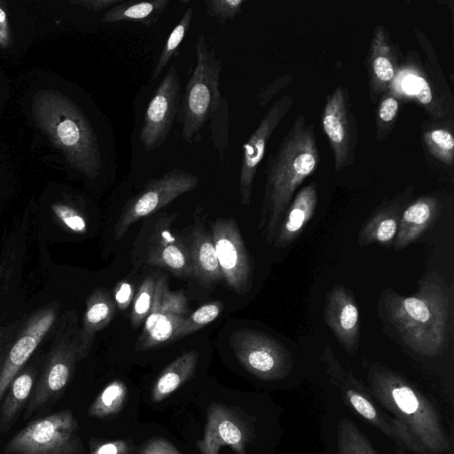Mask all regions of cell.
<instances>
[{
  "label": "cell",
  "instance_id": "cell-1",
  "mask_svg": "<svg viewBox=\"0 0 454 454\" xmlns=\"http://www.w3.org/2000/svg\"><path fill=\"white\" fill-rule=\"evenodd\" d=\"M33 115L37 125L60 149L68 164L95 180L116 172L117 150L113 131H98L86 113L68 97L53 90L35 95Z\"/></svg>",
  "mask_w": 454,
  "mask_h": 454
},
{
  "label": "cell",
  "instance_id": "cell-2",
  "mask_svg": "<svg viewBox=\"0 0 454 454\" xmlns=\"http://www.w3.org/2000/svg\"><path fill=\"white\" fill-rule=\"evenodd\" d=\"M320 162L314 125L305 115L294 120L266 162L265 184L259 229L268 243H272L280 220L303 181Z\"/></svg>",
  "mask_w": 454,
  "mask_h": 454
},
{
  "label": "cell",
  "instance_id": "cell-3",
  "mask_svg": "<svg viewBox=\"0 0 454 454\" xmlns=\"http://www.w3.org/2000/svg\"><path fill=\"white\" fill-rule=\"evenodd\" d=\"M384 306L387 318L402 340L415 352L434 356L447 345L452 292L437 271L425 276L412 295L387 291Z\"/></svg>",
  "mask_w": 454,
  "mask_h": 454
},
{
  "label": "cell",
  "instance_id": "cell-4",
  "mask_svg": "<svg viewBox=\"0 0 454 454\" xmlns=\"http://www.w3.org/2000/svg\"><path fill=\"white\" fill-rule=\"evenodd\" d=\"M372 393L426 450L445 452L450 443L439 416L428 400L400 374L380 365L370 369Z\"/></svg>",
  "mask_w": 454,
  "mask_h": 454
},
{
  "label": "cell",
  "instance_id": "cell-5",
  "mask_svg": "<svg viewBox=\"0 0 454 454\" xmlns=\"http://www.w3.org/2000/svg\"><path fill=\"white\" fill-rule=\"evenodd\" d=\"M195 63L181 97L176 121L181 136L189 145L202 139L207 121L227 101L220 91L222 59L200 34L194 46Z\"/></svg>",
  "mask_w": 454,
  "mask_h": 454
},
{
  "label": "cell",
  "instance_id": "cell-6",
  "mask_svg": "<svg viewBox=\"0 0 454 454\" xmlns=\"http://www.w3.org/2000/svg\"><path fill=\"white\" fill-rule=\"evenodd\" d=\"M78 333L76 312L67 311L58 322L42 370L23 411L24 420L46 412L65 394L76 364L81 361Z\"/></svg>",
  "mask_w": 454,
  "mask_h": 454
},
{
  "label": "cell",
  "instance_id": "cell-7",
  "mask_svg": "<svg viewBox=\"0 0 454 454\" xmlns=\"http://www.w3.org/2000/svg\"><path fill=\"white\" fill-rule=\"evenodd\" d=\"M4 454H86L79 422L70 409L33 419L13 434Z\"/></svg>",
  "mask_w": 454,
  "mask_h": 454
},
{
  "label": "cell",
  "instance_id": "cell-8",
  "mask_svg": "<svg viewBox=\"0 0 454 454\" xmlns=\"http://www.w3.org/2000/svg\"><path fill=\"white\" fill-rule=\"evenodd\" d=\"M56 304L46 305L0 328V403L58 318Z\"/></svg>",
  "mask_w": 454,
  "mask_h": 454
},
{
  "label": "cell",
  "instance_id": "cell-9",
  "mask_svg": "<svg viewBox=\"0 0 454 454\" xmlns=\"http://www.w3.org/2000/svg\"><path fill=\"white\" fill-rule=\"evenodd\" d=\"M199 184L196 175L175 168L160 177L149 180L144 188L125 205L114 228V238L121 239L129 228Z\"/></svg>",
  "mask_w": 454,
  "mask_h": 454
},
{
  "label": "cell",
  "instance_id": "cell-10",
  "mask_svg": "<svg viewBox=\"0 0 454 454\" xmlns=\"http://www.w3.org/2000/svg\"><path fill=\"white\" fill-rule=\"evenodd\" d=\"M230 344L242 366L259 379H280L292 367L288 350L264 333L239 329L231 334Z\"/></svg>",
  "mask_w": 454,
  "mask_h": 454
},
{
  "label": "cell",
  "instance_id": "cell-11",
  "mask_svg": "<svg viewBox=\"0 0 454 454\" xmlns=\"http://www.w3.org/2000/svg\"><path fill=\"white\" fill-rule=\"evenodd\" d=\"M181 101V79L171 65L154 90L145 111L139 140L150 152L161 146L176 120Z\"/></svg>",
  "mask_w": 454,
  "mask_h": 454
},
{
  "label": "cell",
  "instance_id": "cell-12",
  "mask_svg": "<svg viewBox=\"0 0 454 454\" xmlns=\"http://www.w3.org/2000/svg\"><path fill=\"white\" fill-rule=\"evenodd\" d=\"M321 121L333 152L334 170L339 172L354 162L358 144L356 121L346 88L339 85L327 97Z\"/></svg>",
  "mask_w": 454,
  "mask_h": 454
},
{
  "label": "cell",
  "instance_id": "cell-13",
  "mask_svg": "<svg viewBox=\"0 0 454 454\" xmlns=\"http://www.w3.org/2000/svg\"><path fill=\"white\" fill-rule=\"evenodd\" d=\"M211 236L223 279L235 292H248L252 267L237 223L230 217L217 219L212 224Z\"/></svg>",
  "mask_w": 454,
  "mask_h": 454
},
{
  "label": "cell",
  "instance_id": "cell-14",
  "mask_svg": "<svg viewBox=\"0 0 454 454\" xmlns=\"http://www.w3.org/2000/svg\"><path fill=\"white\" fill-rule=\"evenodd\" d=\"M322 360L327 364L329 374L340 383L343 396L354 411L388 436L401 441L407 448L424 452L422 445L401 421L396 419H387L364 395V393L358 389L356 381L340 366L330 348H325Z\"/></svg>",
  "mask_w": 454,
  "mask_h": 454
},
{
  "label": "cell",
  "instance_id": "cell-15",
  "mask_svg": "<svg viewBox=\"0 0 454 454\" xmlns=\"http://www.w3.org/2000/svg\"><path fill=\"white\" fill-rule=\"evenodd\" d=\"M294 99L284 95L275 101L265 113L257 128L242 147V157L239 175L240 202L249 206L254 177L261 164L267 144L280 121L293 107Z\"/></svg>",
  "mask_w": 454,
  "mask_h": 454
},
{
  "label": "cell",
  "instance_id": "cell-16",
  "mask_svg": "<svg viewBox=\"0 0 454 454\" xmlns=\"http://www.w3.org/2000/svg\"><path fill=\"white\" fill-rule=\"evenodd\" d=\"M249 439V430L238 414L224 404L213 403L207 408L203 437L196 446L200 454H218L225 446L235 454H247Z\"/></svg>",
  "mask_w": 454,
  "mask_h": 454
},
{
  "label": "cell",
  "instance_id": "cell-17",
  "mask_svg": "<svg viewBox=\"0 0 454 454\" xmlns=\"http://www.w3.org/2000/svg\"><path fill=\"white\" fill-rule=\"evenodd\" d=\"M324 318L340 344L348 354L355 355L359 346V311L345 286L336 285L326 294Z\"/></svg>",
  "mask_w": 454,
  "mask_h": 454
},
{
  "label": "cell",
  "instance_id": "cell-18",
  "mask_svg": "<svg viewBox=\"0 0 454 454\" xmlns=\"http://www.w3.org/2000/svg\"><path fill=\"white\" fill-rule=\"evenodd\" d=\"M369 98L372 103L385 93L395 77L398 56L384 26L375 27L366 59Z\"/></svg>",
  "mask_w": 454,
  "mask_h": 454
},
{
  "label": "cell",
  "instance_id": "cell-19",
  "mask_svg": "<svg viewBox=\"0 0 454 454\" xmlns=\"http://www.w3.org/2000/svg\"><path fill=\"white\" fill-rule=\"evenodd\" d=\"M413 193L408 186L402 193L380 206L364 222L358 234V244L390 247L395 239L401 215Z\"/></svg>",
  "mask_w": 454,
  "mask_h": 454
},
{
  "label": "cell",
  "instance_id": "cell-20",
  "mask_svg": "<svg viewBox=\"0 0 454 454\" xmlns=\"http://www.w3.org/2000/svg\"><path fill=\"white\" fill-rule=\"evenodd\" d=\"M317 205V186L311 182L292 200L278 226L273 245L284 248L294 242L312 219Z\"/></svg>",
  "mask_w": 454,
  "mask_h": 454
},
{
  "label": "cell",
  "instance_id": "cell-21",
  "mask_svg": "<svg viewBox=\"0 0 454 454\" xmlns=\"http://www.w3.org/2000/svg\"><path fill=\"white\" fill-rule=\"evenodd\" d=\"M441 201L433 195L422 196L409 203L403 209L393 243L399 251L417 240L437 218Z\"/></svg>",
  "mask_w": 454,
  "mask_h": 454
},
{
  "label": "cell",
  "instance_id": "cell-22",
  "mask_svg": "<svg viewBox=\"0 0 454 454\" xmlns=\"http://www.w3.org/2000/svg\"><path fill=\"white\" fill-rule=\"evenodd\" d=\"M147 262L179 277L192 276L188 245L169 230L156 233L147 250Z\"/></svg>",
  "mask_w": 454,
  "mask_h": 454
},
{
  "label": "cell",
  "instance_id": "cell-23",
  "mask_svg": "<svg viewBox=\"0 0 454 454\" xmlns=\"http://www.w3.org/2000/svg\"><path fill=\"white\" fill-rule=\"evenodd\" d=\"M39 374L36 365H26L14 378L0 403V434L9 432L24 411Z\"/></svg>",
  "mask_w": 454,
  "mask_h": 454
},
{
  "label": "cell",
  "instance_id": "cell-24",
  "mask_svg": "<svg viewBox=\"0 0 454 454\" xmlns=\"http://www.w3.org/2000/svg\"><path fill=\"white\" fill-rule=\"evenodd\" d=\"M188 247L192 276L201 285L209 286L223 278L212 236L203 224H198L192 230Z\"/></svg>",
  "mask_w": 454,
  "mask_h": 454
},
{
  "label": "cell",
  "instance_id": "cell-25",
  "mask_svg": "<svg viewBox=\"0 0 454 454\" xmlns=\"http://www.w3.org/2000/svg\"><path fill=\"white\" fill-rule=\"evenodd\" d=\"M114 310V301L105 290L97 289L90 295L78 333L81 360L89 355L96 333L110 323Z\"/></svg>",
  "mask_w": 454,
  "mask_h": 454
},
{
  "label": "cell",
  "instance_id": "cell-26",
  "mask_svg": "<svg viewBox=\"0 0 454 454\" xmlns=\"http://www.w3.org/2000/svg\"><path fill=\"white\" fill-rule=\"evenodd\" d=\"M199 359L197 350L182 354L174 360L156 380L151 394L153 403H160L169 397L193 374Z\"/></svg>",
  "mask_w": 454,
  "mask_h": 454
},
{
  "label": "cell",
  "instance_id": "cell-27",
  "mask_svg": "<svg viewBox=\"0 0 454 454\" xmlns=\"http://www.w3.org/2000/svg\"><path fill=\"white\" fill-rule=\"evenodd\" d=\"M169 2V0L121 1L108 9L101 20L106 23L133 21L153 26L158 21Z\"/></svg>",
  "mask_w": 454,
  "mask_h": 454
},
{
  "label": "cell",
  "instance_id": "cell-28",
  "mask_svg": "<svg viewBox=\"0 0 454 454\" xmlns=\"http://www.w3.org/2000/svg\"><path fill=\"white\" fill-rule=\"evenodd\" d=\"M184 318L182 316L150 313L136 342L135 349H151L172 341Z\"/></svg>",
  "mask_w": 454,
  "mask_h": 454
},
{
  "label": "cell",
  "instance_id": "cell-29",
  "mask_svg": "<svg viewBox=\"0 0 454 454\" xmlns=\"http://www.w3.org/2000/svg\"><path fill=\"white\" fill-rule=\"evenodd\" d=\"M128 399V387L119 380L109 382L96 396L88 409V415L97 419H107L118 415Z\"/></svg>",
  "mask_w": 454,
  "mask_h": 454
},
{
  "label": "cell",
  "instance_id": "cell-30",
  "mask_svg": "<svg viewBox=\"0 0 454 454\" xmlns=\"http://www.w3.org/2000/svg\"><path fill=\"white\" fill-rule=\"evenodd\" d=\"M188 310V300L181 292L170 291L165 276L155 280L151 312L184 317Z\"/></svg>",
  "mask_w": 454,
  "mask_h": 454
},
{
  "label": "cell",
  "instance_id": "cell-31",
  "mask_svg": "<svg viewBox=\"0 0 454 454\" xmlns=\"http://www.w3.org/2000/svg\"><path fill=\"white\" fill-rule=\"evenodd\" d=\"M337 452L338 454H377L356 425L348 419L339 421Z\"/></svg>",
  "mask_w": 454,
  "mask_h": 454
},
{
  "label": "cell",
  "instance_id": "cell-32",
  "mask_svg": "<svg viewBox=\"0 0 454 454\" xmlns=\"http://www.w3.org/2000/svg\"><path fill=\"white\" fill-rule=\"evenodd\" d=\"M192 18L193 8H186L178 23L173 28L166 41V43L160 54L159 59L153 72V80L158 78L162 70L168 64L170 59L177 54L178 48L181 45L185 34L190 28Z\"/></svg>",
  "mask_w": 454,
  "mask_h": 454
},
{
  "label": "cell",
  "instance_id": "cell-33",
  "mask_svg": "<svg viewBox=\"0 0 454 454\" xmlns=\"http://www.w3.org/2000/svg\"><path fill=\"white\" fill-rule=\"evenodd\" d=\"M230 110L228 100L219 108L210 119V132L212 142L218 153L223 167H229L228 150L230 137Z\"/></svg>",
  "mask_w": 454,
  "mask_h": 454
},
{
  "label": "cell",
  "instance_id": "cell-34",
  "mask_svg": "<svg viewBox=\"0 0 454 454\" xmlns=\"http://www.w3.org/2000/svg\"><path fill=\"white\" fill-rule=\"evenodd\" d=\"M426 146L432 156L447 165L454 162V137L447 128H434L423 134Z\"/></svg>",
  "mask_w": 454,
  "mask_h": 454
},
{
  "label": "cell",
  "instance_id": "cell-35",
  "mask_svg": "<svg viewBox=\"0 0 454 454\" xmlns=\"http://www.w3.org/2000/svg\"><path fill=\"white\" fill-rule=\"evenodd\" d=\"M400 108L397 96L388 90L382 94L375 111L376 138L381 141L392 131Z\"/></svg>",
  "mask_w": 454,
  "mask_h": 454
},
{
  "label": "cell",
  "instance_id": "cell-36",
  "mask_svg": "<svg viewBox=\"0 0 454 454\" xmlns=\"http://www.w3.org/2000/svg\"><path fill=\"white\" fill-rule=\"evenodd\" d=\"M407 82L417 100L434 119L445 115L446 109L443 107L442 102L434 94V90L424 74H411Z\"/></svg>",
  "mask_w": 454,
  "mask_h": 454
},
{
  "label": "cell",
  "instance_id": "cell-37",
  "mask_svg": "<svg viewBox=\"0 0 454 454\" xmlns=\"http://www.w3.org/2000/svg\"><path fill=\"white\" fill-rule=\"evenodd\" d=\"M223 309V305L219 301L202 305L190 317L184 318L175 334V339L189 335L211 323L218 317Z\"/></svg>",
  "mask_w": 454,
  "mask_h": 454
},
{
  "label": "cell",
  "instance_id": "cell-38",
  "mask_svg": "<svg viewBox=\"0 0 454 454\" xmlns=\"http://www.w3.org/2000/svg\"><path fill=\"white\" fill-rule=\"evenodd\" d=\"M154 284L155 278L153 276H149L145 278L139 286L130 315V322L133 328L140 325L151 312Z\"/></svg>",
  "mask_w": 454,
  "mask_h": 454
},
{
  "label": "cell",
  "instance_id": "cell-39",
  "mask_svg": "<svg viewBox=\"0 0 454 454\" xmlns=\"http://www.w3.org/2000/svg\"><path fill=\"white\" fill-rule=\"evenodd\" d=\"M247 0H207L206 12L215 19L219 24L225 26L233 20L241 12Z\"/></svg>",
  "mask_w": 454,
  "mask_h": 454
},
{
  "label": "cell",
  "instance_id": "cell-40",
  "mask_svg": "<svg viewBox=\"0 0 454 454\" xmlns=\"http://www.w3.org/2000/svg\"><path fill=\"white\" fill-rule=\"evenodd\" d=\"M136 450L130 440L91 438L89 442V454H135Z\"/></svg>",
  "mask_w": 454,
  "mask_h": 454
},
{
  "label": "cell",
  "instance_id": "cell-41",
  "mask_svg": "<svg viewBox=\"0 0 454 454\" xmlns=\"http://www.w3.org/2000/svg\"><path fill=\"white\" fill-rule=\"evenodd\" d=\"M53 210L61 222L70 230L83 233L86 231V222L82 215L76 209L67 205L53 206Z\"/></svg>",
  "mask_w": 454,
  "mask_h": 454
},
{
  "label": "cell",
  "instance_id": "cell-42",
  "mask_svg": "<svg viewBox=\"0 0 454 454\" xmlns=\"http://www.w3.org/2000/svg\"><path fill=\"white\" fill-rule=\"evenodd\" d=\"M293 80V76L285 74L276 78L270 84L262 88L254 97V102L259 107L266 106L272 98L286 88Z\"/></svg>",
  "mask_w": 454,
  "mask_h": 454
},
{
  "label": "cell",
  "instance_id": "cell-43",
  "mask_svg": "<svg viewBox=\"0 0 454 454\" xmlns=\"http://www.w3.org/2000/svg\"><path fill=\"white\" fill-rule=\"evenodd\" d=\"M139 454H182L171 442L163 437H153L145 441Z\"/></svg>",
  "mask_w": 454,
  "mask_h": 454
},
{
  "label": "cell",
  "instance_id": "cell-44",
  "mask_svg": "<svg viewBox=\"0 0 454 454\" xmlns=\"http://www.w3.org/2000/svg\"><path fill=\"white\" fill-rule=\"evenodd\" d=\"M134 295L133 286L126 281L118 284L114 290V300L121 310H125L132 301Z\"/></svg>",
  "mask_w": 454,
  "mask_h": 454
},
{
  "label": "cell",
  "instance_id": "cell-45",
  "mask_svg": "<svg viewBox=\"0 0 454 454\" xmlns=\"http://www.w3.org/2000/svg\"><path fill=\"white\" fill-rule=\"evenodd\" d=\"M121 1L123 0H82L74 2V4H81L93 12H98L107 8L110 9Z\"/></svg>",
  "mask_w": 454,
  "mask_h": 454
},
{
  "label": "cell",
  "instance_id": "cell-46",
  "mask_svg": "<svg viewBox=\"0 0 454 454\" xmlns=\"http://www.w3.org/2000/svg\"><path fill=\"white\" fill-rule=\"evenodd\" d=\"M5 22H6V14H5L4 11L2 8H0V41L1 42H5V40H6V32H5V28H4V27H6Z\"/></svg>",
  "mask_w": 454,
  "mask_h": 454
}]
</instances>
